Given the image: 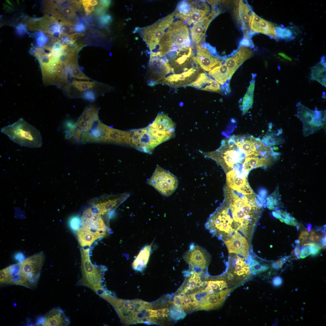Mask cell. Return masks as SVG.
Wrapping results in <instances>:
<instances>
[{"label": "cell", "mask_w": 326, "mask_h": 326, "mask_svg": "<svg viewBox=\"0 0 326 326\" xmlns=\"http://www.w3.org/2000/svg\"><path fill=\"white\" fill-rule=\"evenodd\" d=\"M218 158L226 173L232 170L245 172L243 164L247 157H261L263 147L259 139L251 136L235 135L222 141L217 149Z\"/></svg>", "instance_id": "obj_1"}, {"label": "cell", "mask_w": 326, "mask_h": 326, "mask_svg": "<svg viewBox=\"0 0 326 326\" xmlns=\"http://www.w3.org/2000/svg\"><path fill=\"white\" fill-rule=\"evenodd\" d=\"M225 192V201L231 210L235 229L249 238L260 216L261 205L254 194L242 196L226 186Z\"/></svg>", "instance_id": "obj_2"}, {"label": "cell", "mask_w": 326, "mask_h": 326, "mask_svg": "<svg viewBox=\"0 0 326 326\" xmlns=\"http://www.w3.org/2000/svg\"><path fill=\"white\" fill-rule=\"evenodd\" d=\"M175 123L167 115L158 114L152 123L139 130L137 139L139 144L148 153H151L158 145L175 136Z\"/></svg>", "instance_id": "obj_3"}, {"label": "cell", "mask_w": 326, "mask_h": 326, "mask_svg": "<svg viewBox=\"0 0 326 326\" xmlns=\"http://www.w3.org/2000/svg\"><path fill=\"white\" fill-rule=\"evenodd\" d=\"M175 17V16H174ZM174 19L165 29L155 52L159 57L167 54H177L190 49L191 40L188 28L186 22L180 17Z\"/></svg>", "instance_id": "obj_4"}, {"label": "cell", "mask_w": 326, "mask_h": 326, "mask_svg": "<svg viewBox=\"0 0 326 326\" xmlns=\"http://www.w3.org/2000/svg\"><path fill=\"white\" fill-rule=\"evenodd\" d=\"M45 257L43 252L34 254L23 261L7 267L11 284L33 289L37 285Z\"/></svg>", "instance_id": "obj_5"}, {"label": "cell", "mask_w": 326, "mask_h": 326, "mask_svg": "<svg viewBox=\"0 0 326 326\" xmlns=\"http://www.w3.org/2000/svg\"><path fill=\"white\" fill-rule=\"evenodd\" d=\"M115 308L121 321L127 325L154 324L151 317L152 303L139 299L124 300L109 296L106 298Z\"/></svg>", "instance_id": "obj_6"}, {"label": "cell", "mask_w": 326, "mask_h": 326, "mask_svg": "<svg viewBox=\"0 0 326 326\" xmlns=\"http://www.w3.org/2000/svg\"><path fill=\"white\" fill-rule=\"evenodd\" d=\"M1 132L21 146L30 148L42 146V137L40 131L23 118L2 128Z\"/></svg>", "instance_id": "obj_7"}, {"label": "cell", "mask_w": 326, "mask_h": 326, "mask_svg": "<svg viewBox=\"0 0 326 326\" xmlns=\"http://www.w3.org/2000/svg\"><path fill=\"white\" fill-rule=\"evenodd\" d=\"M205 226L212 235L223 241L235 233L236 230L231 211L225 201L222 205L210 216Z\"/></svg>", "instance_id": "obj_8"}, {"label": "cell", "mask_w": 326, "mask_h": 326, "mask_svg": "<svg viewBox=\"0 0 326 326\" xmlns=\"http://www.w3.org/2000/svg\"><path fill=\"white\" fill-rule=\"evenodd\" d=\"M62 89L66 94L70 98H82L92 102L99 96L110 91L112 88L95 81H85L73 79L69 81Z\"/></svg>", "instance_id": "obj_9"}, {"label": "cell", "mask_w": 326, "mask_h": 326, "mask_svg": "<svg viewBox=\"0 0 326 326\" xmlns=\"http://www.w3.org/2000/svg\"><path fill=\"white\" fill-rule=\"evenodd\" d=\"M299 117L303 126V135L307 136L321 129L325 126L326 110H314L299 102L296 105Z\"/></svg>", "instance_id": "obj_10"}, {"label": "cell", "mask_w": 326, "mask_h": 326, "mask_svg": "<svg viewBox=\"0 0 326 326\" xmlns=\"http://www.w3.org/2000/svg\"><path fill=\"white\" fill-rule=\"evenodd\" d=\"M146 183L166 197L170 196L175 191L178 184L175 176L158 165Z\"/></svg>", "instance_id": "obj_11"}, {"label": "cell", "mask_w": 326, "mask_h": 326, "mask_svg": "<svg viewBox=\"0 0 326 326\" xmlns=\"http://www.w3.org/2000/svg\"><path fill=\"white\" fill-rule=\"evenodd\" d=\"M184 260L197 272L203 271L209 264L210 257L206 250L193 243L183 254Z\"/></svg>", "instance_id": "obj_12"}, {"label": "cell", "mask_w": 326, "mask_h": 326, "mask_svg": "<svg viewBox=\"0 0 326 326\" xmlns=\"http://www.w3.org/2000/svg\"><path fill=\"white\" fill-rule=\"evenodd\" d=\"M229 264L226 274L227 280L239 284L246 280L251 272L245 260L235 253H230Z\"/></svg>", "instance_id": "obj_13"}, {"label": "cell", "mask_w": 326, "mask_h": 326, "mask_svg": "<svg viewBox=\"0 0 326 326\" xmlns=\"http://www.w3.org/2000/svg\"><path fill=\"white\" fill-rule=\"evenodd\" d=\"M171 21L168 15L142 30V37L149 46L151 53L157 49L165 29Z\"/></svg>", "instance_id": "obj_14"}, {"label": "cell", "mask_w": 326, "mask_h": 326, "mask_svg": "<svg viewBox=\"0 0 326 326\" xmlns=\"http://www.w3.org/2000/svg\"><path fill=\"white\" fill-rule=\"evenodd\" d=\"M130 195V193L127 192L105 196L98 203L94 204L92 208L100 216L103 215L106 213H111Z\"/></svg>", "instance_id": "obj_15"}, {"label": "cell", "mask_w": 326, "mask_h": 326, "mask_svg": "<svg viewBox=\"0 0 326 326\" xmlns=\"http://www.w3.org/2000/svg\"><path fill=\"white\" fill-rule=\"evenodd\" d=\"M233 289L227 288L217 292L204 293L197 310H210L219 308Z\"/></svg>", "instance_id": "obj_16"}, {"label": "cell", "mask_w": 326, "mask_h": 326, "mask_svg": "<svg viewBox=\"0 0 326 326\" xmlns=\"http://www.w3.org/2000/svg\"><path fill=\"white\" fill-rule=\"evenodd\" d=\"M203 272H196L190 267L186 279L175 295L192 294L202 290L205 282L202 279Z\"/></svg>", "instance_id": "obj_17"}, {"label": "cell", "mask_w": 326, "mask_h": 326, "mask_svg": "<svg viewBox=\"0 0 326 326\" xmlns=\"http://www.w3.org/2000/svg\"><path fill=\"white\" fill-rule=\"evenodd\" d=\"M197 52L194 56V60L204 71L209 72L222 63L223 59L212 54L207 48L197 45Z\"/></svg>", "instance_id": "obj_18"}, {"label": "cell", "mask_w": 326, "mask_h": 326, "mask_svg": "<svg viewBox=\"0 0 326 326\" xmlns=\"http://www.w3.org/2000/svg\"><path fill=\"white\" fill-rule=\"evenodd\" d=\"M81 221L82 227L106 235L108 232L109 230L101 216L96 213L91 207L87 209L84 212Z\"/></svg>", "instance_id": "obj_19"}, {"label": "cell", "mask_w": 326, "mask_h": 326, "mask_svg": "<svg viewBox=\"0 0 326 326\" xmlns=\"http://www.w3.org/2000/svg\"><path fill=\"white\" fill-rule=\"evenodd\" d=\"M229 253H235L246 260L249 256V245L246 238L236 230L235 233L223 241Z\"/></svg>", "instance_id": "obj_20"}, {"label": "cell", "mask_w": 326, "mask_h": 326, "mask_svg": "<svg viewBox=\"0 0 326 326\" xmlns=\"http://www.w3.org/2000/svg\"><path fill=\"white\" fill-rule=\"evenodd\" d=\"M226 174V182L229 187L244 195L254 194L248 182L247 174L233 170Z\"/></svg>", "instance_id": "obj_21"}, {"label": "cell", "mask_w": 326, "mask_h": 326, "mask_svg": "<svg viewBox=\"0 0 326 326\" xmlns=\"http://www.w3.org/2000/svg\"><path fill=\"white\" fill-rule=\"evenodd\" d=\"M202 294L199 292L188 294H178L174 297L173 303L186 313L197 310Z\"/></svg>", "instance_id": "obj_22"}, {"label": "cell", "mask_w": 326, "mask_h": 326, "mask_svg": "<svg viewBox=\"0 0 326 326\" xmlns=\"http://www.w3.org/2000/svg\"><path fill=\"white\" fill-rule=\"evenodd\" d=\"M70 323L69 318L59 308H54L40 318L37 324L45 326H67Z\"/></svg>", "instance_id": "obj_23"}, {"label": "cell", "mask_w": 326, "mask_h": 326, "mask_svg": "<svg viewBox=\"0 0 326 326\" xmlns=\"http://www.w3.org/2000/svg\"><path fill=\"white\" fill-rule=\"evenodd\" d=\"M252 55V52L249 48L241 46L234 55L225 59L224 63L228 67L232 76L240 66L250 58Z\"/></svg>", "instance_id": "obj_24"}, {"label": "cell", "mask_w": 326, "mask_h": 326, "mask_svg": "<svg viewBox=\"0 0 326 326\" xmlns=\"http://www.w3.org/2000/svg\"><path fill=\"white\" fill-rule=\"evenodd\" d=\"M276 27L274 24L264 19L253 13L250 27L252 30L265 34L277 40L278 38L275 32Z\"/></svg>", "instance_id": "obj_25"}, {"label": "cell", "mask_w": 326, "mask_h": 326, "mask_svg": "<svg viewBox=\"0 0 326 326\" xmlns=\"http://www.w3.org/2000/svg\"><path fill=\"white\" fill-rule=\"evenodd\" d=\"M189 86L203 91L219 93L221 91L220 84L204 72L201 73L196 79Z\"/></svg>", "instance_id": "obj_26"}, {"label": "cell", "mask_w": 326, "mask_h": 326, "mask_svg": "<svg viewBox=\"0 0 326 326\" xmlns=\"http://www.w3.org/2000/svg\"><path fill=\"white\" fill-rule=\"evenodd\" d=\"M215 16V13H212L208 16H206L193 23L190 29L191 36L193 42L198 43L205 36L209 24Z\"/></svg>", "instance_id": "obj_27"}, {"label": "cell", "mask_w": 326, "mask_h": 326, "mask_svg": "<svg viewBox=\"0 0 326 326\" xmlns=\"http://www.w3.org/2000/svg\"><path fill=\"white\" fill-rule=\"evenodd\" d=\"M106 236L104 234L97 232H94L82 227L77 232V237L78 242L82 247H90L96 240Z\"/></svg>", "instance_id": "obj_28"}, {"label": "cell", "mask_w": 326, "mask_h": 326, "mask_svg": "<svg viewBox=\"0 0 326 326\" xmlns=\"http://www.w3.org/2000/svg\"><path fill=\"white\" fill-rule=\"evenodd\" d=\"M152 243L142 248L132 263L134 270L142 272L146 268L152 252Z\"/></svg>", "instance_id": "obj_29"}, {"label": "cell", "mask_w": 326, "mask_h": 326, "mask_svg": "<svg viewBox=\"0 0 326 326\" xmlns=\"http://www.w3.org/2000/svg\"><path fill=\"white\" fill-rule=\"evenodd\" d=\"M208 75L221 85L225 84L232 76L228 67L224 63L209 71Z\"/></svg>", "instance_id": "obj_30"}, {"label": "cell", "mask_w": 326, "mask_h": 326, "mask_svg": "<svg viewBox=\"0 0 326 326\" xmlns=\"http://www.w3.org/2000/svg\"><path fill=\"white\" fill-rule=\"evenodd\" d=\"M310 69V80L317 81L326 87V61L321 60Z\"/></svg>", "instance_id": "obj_31"}, {"label": "cell", "mask_w": 326, "mask_h": 326, "mask_svg": "<svg viewBox=\"0 0 326 326\" xmlns=\"http://www.w3.org/2000/svg\"><path fill=\"white\" fill-rule=\"evenodd\" d=\"M213 280L205 281L202 290L200 291L203 293L216 292H219L228 287L227 282L222 277Z\"/></svg>", "instance_id": "obj_32"}, {"label": "cell", "mask_w": 326, "mask_h": 326, "mask_svg": "<svg viewBox=\"0 0 326 326\" xmlns=\"http://www.w3.org/2000/svg\"><path fill=\"white\" fill-rule=\"evenodd\" d=\"M239 16L244 29L250 27V23L253 13L249 5L242 0L239 1L238 5Z\"/></svg>", "instance_id": "obj_33"}, {"label": "cell", "mask_w": 326, "mask_h": 326, "mask_svg": "<svg viewBox=\"0 0 326 326\" xmlns=\"http://www.w3.org/2000/svg\"><path fill=\"white\" fill-rule=\"evenodd\" d=\"M275 32L278 38L289 41L294 39L298 33L299 30L293 26L286 27L281 25L276 26Z\"/></svg>", "instance_id": "obj_34"}, {"label": "cell", "mask_w": 326, "mask_h": 326, "mask_svg": "<svg viewBox=\"0 0 326 326\" xmlns=\"http://www.w3.org/2000/svg\"><path fill=\"white\" fill-rule=\"evenodd\" d=\"M282 133L281 129L279 130L277 133L269 130L261 140L265 145L270 147L282 144L284 142L283 138L280 136Z\"/></svg>", "instance_id": "obj_35"}, {"label": "cell", "mask_w": 326, "mask_h": 326, "mask_svg": "<svg viewBox=\"0 0 326 326\" xmlns=\"http://www.w3.org/2000/svg\"><path fill=\"white\" fill-rule=\"evenodd\" d=\"M254 87V81L250 84L243 100L242 110L243 114H245L252 106Z\"/></svg>", "instance_id": "obj_36"}, {"label": "cell", "mask_w": 326, "mask_h": 326, "mask_svg": "<svg viewBox=\"0 0 326 326\" xmlns=\"http://www.w3.org/2000/svg\"><path fill=\"white\" fill-rule=\"evenodd\" d=\"M251 271L254 274H256L264 272L269 268L268 266L266 265H262L259 262L250 257L248 260V264Z\"/></svg>", "instance_id": "obj_37"}, {"label": "cell", "mask_w": 326, "mask_h": 326, "mask_svg": "<svg viewBox=\"0 0 326 326\" xmlns=\"http://www.w3.org/2000/svg\"><path fill=\"white\" fill-rule=\"evenodd\" d=\"M280 199L278 189L277 188L267 198L268 208L273 210L276 209V207L278 208L277 206L281 203Z\"/></svg>", "instance_id": "obj_38"}, {"label": "cell", "mask_w": 326, "mask_h": 326, "mask_svg": "<svg viewBox=\"0 0 326 326\" xmlns=\"http://www.w3.org/2000/svg\"><path fill=\"white\" fill-rule=\"evenodd\" d=\"M280 215V217L279 219L281 222H284L287 225L294 226H296L298 222L296 219L292 217L289 213L282 210H276Z\"/></svg>", "instance_id": "obj_39"}, {"label": "cell", "mask_w": 326, "mask_h": 326, "mask_svg": "<svg viewBox=\"0 0 326 326\" xmlns=\"http://www.w3.org/2000/svg\"><path fill=\"white\" fill-rule=\"evenodd\" d=\"M169 315L172 319L178 320L183 319L185 316L186 313L173 304L169 308Z\"/></svg>", "instance_id": "obj_40"}, {"label": "cell", "mask_w": 326, "mask_h": 326, "mask_svg": "<svg viewBox=\"0 0 326 326\" xmlns=\"http://www.w3.org/2000/svg\"><path fill=\"white\" fill-rule=\"evenodd\" d=\"M37 46L39 47H43L48 41V38L42 31L36 32L34 34Z\"/></svg>", "instance_id": "obj_41"}, {"label": "cell", "mask_w": 326, "mask_h": 326, "mask_svg": "<svg viewBox=\"0 0 326 326\" xmlns=\"http://www.w3.org/2000/svg\"><path fill=\"white\" fill-rule=\"evenodd\" d=\"M81 218L78 216H71L69 219V224L71 229L74 231H77L81 225Z\"/></svg>", "instance_id": "obj_42"}, {"label": "cell", "mask_w": 326, "mask_h": 326, "mask_svg": "<svg viewBox=\"0 0 326 326\" xmlns=\"http://www.w3.org/2000/svg\"><path fill=\"white\" fill-rule=\"evenodd\" d=\"M16 32L19 36H22L27 32L26 25L24 24H19L16 27Z\"/></svg>", "instance_id": "obj_43"}, {"label": "cell", "mask_w": 326, "mask_h": 326, "mask_svg": "<svg viewBox=\"0 0 326 326\" xmlns=\"http://www.w3.org/2000/svg\"><path fill=\"white\" fill-rule=\"evenodd\" d=\"M81 2L83 5L84 10L87 14H88L91 13L94 10V6L89 4L88 3L87 0H82Z\"/></svg>", "instance_id": "obj_44"}, {"label": "cell", "mask_w": 326, "mask_h": 326, "mask_svg": "<svg viewBox=\"0 0 326 326\" xmlns=\"http://www.w3.org/2000/svg\"><path fill=\"white\" fill-rule=\"evenodd\" d=\"M301 249L300 257L302 258H305L310 255L309 245L304 246Z\"/></svg>", "instance_id": "obj_45"}, {"label": "cell", "mask_w": 326, "mask_h": 326, "mask_svg": "<svg viewBox=\"0 0 326 326\" xmlns=\"http://www.w3.org/2000/svg\"><path fill=\"white\" fill-rule=\"evenodd\" d=\"M308 245H309V249L310 254L315 256L317 255L320 251V249L318 248L315 245L311 243H308Z\"/></svg>", "instance_id": "obj_46"}, {"label": "cell", "mask_w": 326, "mask_h": 326, "mask_svg": "<svg viewBox=\"0 0 326 326\" xmlns=\"http://www.w3.org/2000/svg\"><path fill=\"white\" fill-rule=\"evenodd\" d=\"M73 30L78 33L83 32L85 30V27L83 23H79L75 24L73 28Z\"/></svg>", "instance_id": "obj_47"}, {"label": "cell", "mask_w": 326, "mask_h": 326, "mask_svg": "<svg viewBox=\"0 0 326 326\" xmlns=\"http://www.w3.org/2000/svg\"><path fill=\"white\" fill-rule=\"evenodd\" d=\"M309 235V232L306 231H303L301 232L299 239L301 244H303Z\"/></svg>", "instance_id": "obj_48"}, {"label": "cell", "mask_w": 326, "mask_h": 326, "mask_svg": "<svg viewBox=\"0 0 326 326\" xmlns=\"http://www.w3.org/2000/svg\"><path fill=\"white\" fill-rule=\"evenodd\" d=\"M106 11V8L100 5L95 10V13L97 16L101 17L104 15Z\"/></svg>", "instance_id": "obj_49"}, {"label": "cell", "mask_w": 326, "mask_h": 326, "mask_svg": "<svg viewBox=\"0 0 326 326\" xmlns=\"http://www.w3.org/2000/svg\"><path fill=\"white\" fill-rule=\"evenodd\" d=\"M14 257V259L17 260L18 262H21L25 259L24 255L21 252H18L16 253L15 254Z\"/></svg>", "instance_id": "obj_50"}, {"label": "cell", "mask_w": 326, "mask_h": 326, "mask_svg": "<svg viewBox=\"0 0 326 326\" xmlns=\"http://www.w3.org/2000/svg\"><path fill=\"white\" fill-rule=\"evenodd\" d=\"M273 282V284L275 286H280L282 283V279L279 276H276L274 278Z\"/></svg>", "instance_id": "obj_51"}, {"label": "cell", "mask_w": 326, "mask_h": 326, "mask_svg": "<svg viewBox=\"0 0 326 326\" xmlns=\"http://www.w3.org/2000/svg\"><path fill=\"white\" fill-rule=\"evenodd\" d=\"M99 1L100 5L106 9L108 8L110 2V1L109 0H100Z\"/></svg>", "instance_id": "obj_52"}, {"label": "cell", "mask_w": 326, "mask_h": 326, "mask_svg": "<svg viewBox=\"0 0 326 326\" xmlns=\"http://www.w3.org/2000/svg\"><path fill=\"white\" fill-rule=\"evenodd\" d=\"M84 35H85L82 33H77L69 35L68 36L71 39H75V38H77L78 37H83L84 36Z\"/></svg>", "instance_id": "obj_53"}, {"label": "cell", "mask_w": 326, "mask_h": 326, "mask_svg": "<svg viewBox=\"0 0 326 326\" xmlns=\"http://www.w3.org/2000/svg\"><path fill=\"white\" fill-rule=\"evenodd\" d=\"M299 244H297L294 249V253L295 255L297 257L300 256L301 251V249L299 245Z\"/></svg>", "instance_id": "obj_54"}, {"label": "cell", "mask_w": 326, "mask_h": 326, "mask_svg": "<svg viewBox=\"0 0 326 326\" xmlns=\"http://www.w3.org/2000/svg\"><path fill=\"white\" fill-rule=\"evenodd\" d=\"M88 3L92 6H95L97 5L98 2L95 0H87Z\"/></svg>", "instance_id": "obj_55"}, {"label": "cell", "mask_w": 326, "mask_h": 326, "mask_svg": "<svg viewBox=\"0 0 326 326\" xmlns=\"http://www.w3.org/2000/svg\"><path fill=\"white\" fill-rule=\"evenodd\" d=\"M278 55L282 56L285 59H286L289 61L292 60V59L290 57L286 55L284 53H278Z\"/></svg>", "instance_id": "obj_56"}, {"label": "cell", "mask_w": 326, "mask_h": 326, "mask_svg": "<svg viewBox=\"0 0 326 326\" xmlns=\"http://www.w3.org/2000/svg\"><path fill=\"white\" fill-rule=\"evenodd\" d=\"M314 236L315 242L320 241L322 238L320 235H317L316 234L314 235Z\"/></svg>", "instance_id": "obj_57"}, {"label": "cell", "mask_w": 326, "mask_h": 326, "mask_svg": "<svg viewBox=\"0 0 326 326\" xmlns=\"http://www.w3.org/2000/svg\"><path fill=\"white\" fill-rule=\"evenodd\" d=\"M4 8H5V9L7 11H8V12L11 11H13L14 10L13 8H11V7H9V6H8L7 5L4 4Z\"/></svg>", "instance_id": "obj_58"}, {"label": "cell", "mask_w": 326, "mask_h": 326, "mask_svg": "<svg viewBox=\"0 0 326 326\" xmlns=\"http://www.w3.org/2000/svg\"><path fill=\"white\" fill-rule=\"evenodd\" d=\"M312 227V225L311 224H308L307 226V229L308 232L310 231Z\"/></svg>", "instance_id": "obj_59"}, {"label": "cell", "mask_w": 326, "mask_h": 326, "mask_svg": "<svg viewBox=\"0 0 326 326\" xmlns=\"http://www.w3.org/2000/svg\"><path fill=\"white\" fill-rule=\"evenodd\" d=\"M6 2L8 4L11 5L12 6H13V5L11 3V2L8 0L6 1Z\"/></svg>", "instance_id": "obj_60"}]
</instances>
